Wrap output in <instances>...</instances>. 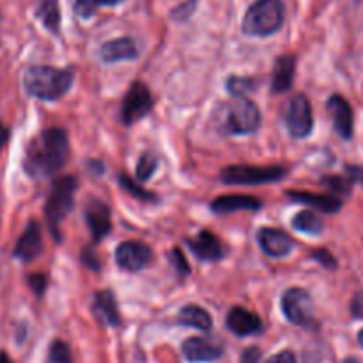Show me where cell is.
I'll list each match as a JSON object with an SVG mask.
<instances>
[{"label":"cell","instance_id":"6da1fadb","mask_svg":"<svg viewBox=\"0 0 363 363\" xmlns=\"http://www.w3.org/2000/svg\"><path fill=\"white\" fill-rule=\"evenodd\" d=\"M68 152V134L62 128H47L27 148L26 171L30 177H50L65 166Z\"/></svg>","mask_w":363,"mask_h":363},{"label":"cell","instance_id":"7a4b0ae2","mask_svg":"<svg viewBox=\"0 0 363 363\" xmlns=\"http://www.w3.org/2000/svg\"><path fill=\"white\" fill-rule=\"evenodd\" d=\"M72 69L52 68V66H33L23 75V87L30 96L47 102L62 99L72 89Z\"/></svg>","mask_w":363,"mask_h":363},{"label":"cell","instance_id":"3957f363","mask_svg":"<svg viewBox=\"0 0 363 363\" xmlns=\"http://www.w3.org/2000/svg\"><path fill=\"white\" fill-rule=\"evenodd\" d=\"M285 11L281 0H257L242 20V30L247 36L267 38L281 29Z\"/></svg>","mask_w":363,"mask_h":363},{"label":"cell","instance_id":"277c9868","mask_svg":"<svg viewBox=\"0 0 363 363\" xmlns=\"http://www.w3.org/2000/svg\"><path fill=\"white\" fill-rule=\"evenodd\" d=\"M260 111L246 96H233L221 111V130L228 135L253 134L260 127Z\"/></svg>","mask_w":363,"mask_h":363},{"label":"cell","instance_id":"5b68a950","mask_svg":"<svg viewBox=\"0 0 363 363\" xmlns=\"http://www.w3.org/2000/svg\"><path fill=\"white\" fill-rule=\"evenodd\" d=\"M77 189L75 177H62L54 182L50 196L45 205V218L55 240H61V223L73 207V194Z\"/></svg>","mask_w":363,"mask_h":363},{"label":"cell","instance_id":"8992f818","mask_svg":"<svg viewBox=\"0 0 363 363\" xmlns=\"http://www.w3.org/2000/svg\"><path fill=\"white\" fill-rule=\"evenodd\" d=\"M287 174L281 166H228L221 171V182L228 186H264L277 184Z\"/></svg>","mask_w":363,"mask_h":363},{"label":"cell","instance_id":"52a82bcc","mask_svg":"<svg viewBox=\"0 0 363 363\" xmlns=\"http://www.w3.org/2000/svg\"><path fill=\"white\" fill-rule=\"evenodd\" d=\"M313 303L308 292L305 289H289L281 298V310L287 320H291L296 326L310 328L315 324V319L312 315Z\"/></svg>","mask_w":363,"mask_h":363},{"label":"cell","instance_id":"ba28073f","mask_svg":"<svg viewBox=\"0 0 363 363\" xmlns=\"http://www.w3.org/2000/svg\"><path fill=\"white\" fill-rule=\"evenodd\" d=\"M152 107L153 96L152 93H150V89L143 82L135 80V82L128 87L127 95H125L123 99V106H121V121L130 127L135 121L143 120V118L152 111Z\"/></svg>","mask_w":363,"mask_h":363},{"label":"cell","instance_id":"9c48e42d","mask_svg":"<svg viewBox=\"0 0 363 363\" xmlns=\"http://www.w3.org/2000/svg\"><path fill=\"white\" fill-rule=\"evenodd\" d=\"M287 128L294 139H303L312 134L313 113L306 96L299 95L291 102L287 111Z\"/></svg>","mask_w":363,"mask_h":363},{"label":"cell","instance_id":"30bf717a","mask_svg":"<svg viewBox=\"0 0 363 363\" xmlns=\"http://www.w3.org/2000/svg\"><path fill=\"white\" fill-rule=\"evenodd\" d=\"M153 253L150 246L139 242V240H127L121 242L116 250V264L120 265L123 271L138 272L150 265Z\"/></svg>","mask_w":363,"mask_h":363},{"label":"cell","instance_id":"8fae6325","mask_svg":"<svg viewBox=\"0 0 363 363\" xmlns=\"http://www.w3.org/2000/svg\"><path fill=\"white\" fill-rule=\"evenodd\" d=\"M84 218L89 226L91 237L95 242H100L111 232V208L104 201L91 198L84 207Z\"/></svg>","mask_w":363,"mask_h":363},{"label":"cell","instance_id":"7c38bea8","mask_svg":"<svg viewBox=\"0 0 363 363\" xmlns=\"http://www.w3.org/2000/svg\"><path fill=\"white\" fill-rule=\"evenodd\" d=\"M326 107L328 113H330L331 121H333L335 132H337L342 139H345V141L351 139L354 127H352V109L351 106H349L347 100L340 95H333L328 100Z\"/></svg>","mask_w":363,"mask_h":363},{"label":"cell","instance_id":"4fadbf2b","mask_svg":"<svg viewBox=\"0 0 363 363\" xmlns=\"http://www.w3.org/2000/svg\"><path fill=\"white\" fill-rule=\"evenodd\" d=\"M182 352L191 363H208L221 358L223 347L214 342L205 340V338L191 337L182 344Z\"/></svg>","mask_w":363,"mask_h":363},{"label":"cell","instance_id":"5bb4252c","mask_svg":"<svg viewBox=\"0 0 363 363\" xmlns=\"http://www.w3.org/2000/svg\"><path fill=\"white\" fill-rule=\"evenodd\" d=\"M258 244H260L262 251L272 258L285 257L294 247L291 237L278 228H262L258 232Z\"/></svg>","mask_w":363,"mask_h":363},{"label":"cell","instance_id":"9a60e30c","mask_svg":"<svg viewBox=\"0 0 363 363\" xmlns=\"http://www.w3.org/2000/svg\"><path fill=\"white\" fill-rule=\"evenodd\" d=\"M226 326L237 337H247L262 331V320L257 313L242 308V306H233L226 315Z\"/></svg>","mask_w":363,"mask_h":363},{"label":"cell","instance_id":"2e32d148","mask_svg":"<svg viewBox=\"0 0 363 363\" xmlns=\"http://www.w3.org/2000/svg\"><path fill=\"white\" fill-rule=\"evenodd\" d=\"M99 55L104 62L113 65V62L120 61H134V59H138L139 50L132 38H118V40L104 43L100 47Z\"/></svg>","mask_w":363,"mask_h":363},{"label":"cell","instance_id":"e0dca14e","mask_svg":"<svg viewBox=\"0 0 363 363\" xmlns=\"http://www.w3.org/2000/svg\"><path fill=\"white\" fill-rule=\"evenodd\" d=\"M41 251H43V240H41L40 225L36 221H30L16 244L15 257L22 262H30L40 257Z\"/></svg>","mask_w":363,"mask_h":363},{"label":"cell","instance_id":"ac0fdd59","mask_svg":"<svg viewBox=\"0 0 363 363\" xmlns=\"http://www.w3.org/2000/svg\"><path fill=\"white\" fill-rule=\"evenodd\" d=\"M211 208L216 214H233L239 211H260L262 201L247 194H226L216 198L211 203Z\"/></svg>","mask_w":363,"mask_h":363},{"label":"cell","instance_id":"d6986e66","mask_svg":"<svg viewBox=\"0 0 363 363\" xmlns=\"http://www.w3.org/2000/svg\"><path fill=\"white\" fill-rule=\"evenodd\" d=\"M93 313H95L96 320L104 326L116 328L121 324L120 312H118L116 299L114 294L109 291H100L95 294V301H93Z\"/></svg>","mask_w":363,"mask_h":363},{"label":"cell","instance_id":"ffe728a7","mask_svg":"<svg viewBox=\"0 0 363 363\" xmlns=\"http://www.w3.org/2000/svg\"><path fill=\"white\" fill-rule=\"evenodd\" d=\"M189 247L194 253V257H198L203 262H216L223 258V246L219 242L218 237L214 235L208 230L198 233L194 239L189 240Z\"/></svg>","mask_w":363,"mask_h":363},{"label":"cell","instance_id":"44dd1931","mask_svg":"<svg viewBox=\"0 0 363 363\" xmlns=\"http://www.w3.org/2000/svg\"><path fill=\"white\" fill-rule=\"evenodd\" d=\"M289 196L294 201L299 203L310 205L312 208L320 212H326V214H335V212L340 211L342 200L337 196H331V194H315V193H305V191H289Z\"/></svg>","mask_w":363,"mask_h":363},{"label":"cell","instance_id":"7402d4cb","mask_svg":"<svg viewBox=\"0 0 363 363\" xmlns=\"http://www.w3.org/2000/svg\"><path fill=\"white\" fill-rule=\"evenodd\" d=\"M296 73V57L294 55H284L277 61L274 72H272V93H285L292 87Z\"/></svg>","mask_w":363,"mask_h":363},{"label":"cell","instance_id":"603a6c76","mask_svg":"<svg viewBox=\"0 0 363 363\" xmlns=\"http://www.w3.org/2000/svg\"><path fill=\"white\" fill-rule=\"evenodd\" d=\"M178 320H180L184 326L196 328V330L208 331L212 328V317L208 315L207 310H203L201 306L196 305H187L180 310L178 313Z\"/></svg>","mask_w":363,"mask_h":363},{"label":"cell","instance_id":"cb8c5ba5","mask_svg":"<svg viewBox=\"0 0 363 363\" xmlns=\"http://www.w3.org/2000/svg\"><path fill=\"white\" fill-rule=\"evenodd\" d=\"M38 18L50 33H57L61 26V13H59L57 0H41L38 8Z\"/></svg>","mask_w":363,"mask_h":363},{"label":"cell","instance_id":"d4e9b609","mask_svg":"<svg viewBox=\"0 0 363 363\" xmlns=\"http://www.w3.org/2000/svg\"><path fill=\"white\" fill-rule=\"evenodd\" d=\"M292 226H294L298 232L303 233H310V235H317V233L323 232L324 225L320 221L319 216L312 211H303L292 219Z\"/></svg>","mask_w":363,"mask_h":363},{"label":"cell","instance_id":"484cf974","mask_svg":"<svg viewBox=\"0 0 363 363\" xmlns=\"http://www.w3.org/2000/svg\"><path fill=\"white\" fill-rule=\"evenodd\" d=\"M120 184H121V187L127 191V193H130L132 196L138 198V200L155 201V194H152V193H148L146 189H143V187L139 186V182H134L130 177H127V174H120Z\"/></svg>","mask_w":363,"mask_h":363},{"label":"cell","instance_id":"4316f807","mask_svg":"<svg viewBox=\"0 0 363 363\" xmlns=\"http://www.w3.org/2000/svg\"><path fill=\"white\" fill-rule=\"evenodd\" d=\"M155 169H157L155 155H152V153H145V155L138 160V171H135V173H138V180L146 182L148 178H152V174L155 173Z\"/></svg>","mask_w":363,"mask_h":363},{"label":"cell","instance_id":"83f0119b","mask_svg":"<svg viewBox=\"0 0 363 363\" xmlns=\"http://www.w3.org/2000/svg\"><path fill=\"white\" fill-rule=\"evenodd\" d=\"M50 363H73L69 347L61 340H54L50 345Z\"/></svg>","mask_w":363,"mask_h":363},{"label":"cell","instance_id":"f1b7e54d","mask_svg":"<svg viewBox=\"0 0 363 363\" xmlns=\"http://www.w3.org/2000/svg\"><path fill=\"white\" fill-rule=\"evenodd\" d=\"M253 82H255V80H251V79H242V77H232V79H228V82H226V87H228V91L232 93L233 96H244L247 91L253 87Z\"/></svg>","mask_w":363,"mask_h":363},{"label":"cell","instance_id":"f546056e","mask_svg":"<svg viewBox=\"0 0 363 363\" xmlns=\"http://www.w3.org/2000/svg\"><path fill=\"white\" fill-rule=\"evenodd\" d=\"M75 13L80 16V18H91V16L96 13V2L95 0H75Z\"/></svg>","mask_w":363,"mask_h":363},{"label":"cell","instance_id":"4dcf8cb0","mask_svg":"<svg viewBox=\"0 0 363 363\" xmlns=\"http://www.w3.org/2000/svg\"><path fill=\"white\" fill-rule=\"evenodd\" d=\"M169 262L174 265V269H177L178 272H180L182 277H187L191 272V267L189 264H187L186 257H184V253H182L180 250H173L169 253Z\"/></svg>","mask_w":363,"mask_h":363},{"label":"cell","instance_id":"1f68e13d","mask_svg":"<svg viewBox=\"0 0 363 363\" xmlns=\"http://www.w3.org/2000/svg\"><path fill=\"white\" fill-rule=\"evenodd\" d=\"M198 6V0H187L184 4L178 6L177 9H173V18L174 20H187L194 13Z\"/></svg>","mask_w":363,"mask_h":363},{"label":"cell","instance_id":"d6a6232c","mask_svg":"<svg viewBox=\"0 0 363 363\" xmlns=\"http://www.w3.org/2000/svg\"><path fill=\"white\" fill-rule=\"evenodd\" d=\"M312 258L315 262H319V264L326 269L337 267V260H335V257L328 250H317L315 253L312 255Z\"/></svg>","mask_w":363,"mask_h":363},{"label":"cell","instance_id":"836d02e7","mask_svg":"<svg viewBox=\"0 0 363 363\" xmlns=\"http://www.w3.org/2000/svg\"><path fill=\"white\" fill-rule=\"evenodd\" d=\"M29 285L34 291V294L40 298V296L45 292V287H47V277H45V274H40V272H38V274H30Z\"/></svg>","mask_w":363,"mask_h":363},{"label":"cell","instance_id":"e575fe53","mask_svg":"<svg viewBox=\"0 0 363 363\" xmlns=\"http://www.w3.org/2000/svg\"><path fill=\"white\" fill-rule=\"evenodd\" d=\"M80 258H82L84 264H86L89 269H93V271H99L100 269L99 257H96V253H93V250H91V247H86V250H84V253L80 255Z\"/></svg>","mask_w":363,"mask_h":363},{"label":"cell","instance_id":"d590c367","mask_svg":"<svg viewBox=\"0 0 363 363\" xmlns=\"http://www.w3.org/2000/svg\"><path fill=\"white\" fill-rule=\"evenodd\" d=\"M324 184H326V186H330V187H333L335 191H338V193H342V194H345L349 191V187H347L349 182H344L342 178H338V177L324 178Z\"/></svg>","mask_w":363,"mask_h":363},{"label":"cell","instance_id":"8d00e7d4","mask_svg":"<svg viewBox=\"0 0 363 363\" xmlns=\"http://www.w3.org/2000/svg\"><path fill=\"white\" fill-rule=\"evenodd\" d=\"M265 363H296V356L292 351H281L278 354L271 356Z\"/></svg>","mask_w":363,"mask_h":363},{"label":"cell","instance_id":"74e56055","mask_svg":"<svg viewBox=\"0 0 363 363\" xmlns=\"http://www.w3.org/2000/svg\"><path fill=\"white\" fill-rule=\"evenodd\" d=\"M258 359H260V349L251 347L244 351L240 363H258Z\"/></svg>","mask_w":363,"mask_h":363},{"label":"cell","instance_id":"f35d334b","mask_svg":"<svg viewBox=\"0 0 363 363\" xmlns=\"http://www.w3.org/2000/svg\"><path fill=\"white\" fill-rule=\"evenodd\" d=\"M347 173L351 174V184H352V182H362V184H363V167L349 166Z\"/></svg>","mask_w":363,"mask_h":363},{"label":"cell","instance_id":"ab89813d","mask_svg":"<svg viewBox=\"0 0 363 363\" xmlns=\"http://www.w3.org/2000/svg\"><path fill=\"white\" fill-rule=\"evenodd\" d=\"M351 308H352V315L358 317V319L363 315V299L359 298V296H358V298H354Z\"/></svg>","mask_w":363,"mask_h":363},{"label":"cell","instance_id":"60d3db41","mask_svg":"<svg viewBox=\"0 0 363 363\" xmlns=\"http://www.w3.org/2000/svg\"><path fill=\"white\" fill-rule=\"evenodd\" d=\"M9 139V128L6 127L2 121H0V152H2V148L6 146V143H8Z\"/></svg>","mask_w":363,"mask_h":363},{"label":"cell","instance_id":"b9f144b4","mask_svg":"<svg viewBox=\"0 0 363 363\" xmlns=\"http://www.w3.org/2000/svg\"><path fill=\"white\" fill-rule=\"evenodd\" d=\"M96 6H116L120 4L121 0H95Z\"/></svg>","mask_w":363,"mask_h":363},{"label":"cell","instance_id":"7bdbcfd3","mask_svg":"<svg viewBox=\"0 0 363 363\" xmlns=\"http://www.w3.org/2000/svg\"><path fill=\"white\" fill-rule=\"evenodd\" d=\"M0 363H11V359H9V356L4 351H0Z\"/></svg>","mask_w":363,"mask_h":363},{"label":"cell","instance_id":"ee69618b","mask_svg":"<svg viewBox=\"0 0 363 363\" xmlns=\"http://www.w3.org/2000/svg\"><path fill=\"white\" fill-rule=\"evenodd\" d=\"M358 344H359V347L363 349V330L358 333Z\"/></svg>","mask_w":363,"mask_h":363},{"label":"cell","instance_id":"f6af8a7d","mask_svg":"<svg viewBox=\"0 0 363 363\" xmlns=\"http://www.w3.org/2000/svg\"><path fill=\"white\" fill-rule=\"evenodd\" d=\"M344 363H359V359L358 358H352V356H351V358H345Z\"/></svg>","mask_w":363,"mask_h":363}]
</instances>
